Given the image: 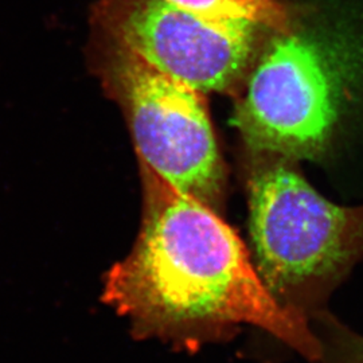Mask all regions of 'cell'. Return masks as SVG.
<instances>
[{
  "instance_id": "2",
  "label": "cell",
  "mask_w": 363,
  "mask_h": 363,
  "mask_svg": "<svg viewBox=\"0 0 363 363\" xmlns=\"http://www.w3.org/2000/svg\"><path fill=\"white\" fill-rule=\"evenodd\" d=\"M250 155L249 225L256 269L273 296L289 306L333 286L362 257L363 205L327 201L291 159Z\"/></svg>"
},
{
  "instance_id": "5",
  "label": "cell",
  "mask_w": 363,
  "mask_h": 363,
  "mask_svg": "<svg viewBox=\"0 0 363 363\" xmlns=\"http://www.w3.org/2000/svg\"><path fill=\"white\" fill-rule=\"evenodd\" d=\"M91 27L195 91L235 99L276 33L249 22L205 19L169 0H97Z\"/></svg>"
},
{
  "instance_id": "4",
  "label": "cell",
  "mask_w": 363,
  "mask_h": 363,
  "mask_svg": "<svg viewBox=\"0 0 363 363\" xmlns=\"http://www.w3.org/2000/svg\"><path fill=\"white\" fill-rule=\"evenodd\" d=\"M337 52L308 33L298 18L274 33L235 99L233 124L250 154L291 159L322 157L337 123L343 70Z\"/></svg>"
},
{
  "instance_id": "6",
  "label": "cell",
  "mask_w": 363,
  "mask_h": 363,
  "mask_svg": "<svg viewBox=\"0 0 363 363\" xmlns=\"http://www.w3.org/2000/svg\"><path fill=\"white\" fill-rule=\"evenodd\" d=\"M182 9L216 22H249L276 33L289 31L296 13L284 0H169Z\"/></svg>"
},
{
  "instance_id": "7",
  "label": "cell",
  "mask_w": 363,
  "mask_h": 363,
  "mask_svg": "<svg viewBox=\"0 0 363 363\" xmlns=\"http://www.w3.org/2000/svg\"><path fill=\"white\" fill-rule=\"evenodd\" d=\"M328 345L331 363H363V335L337 328L333 331Z\"/></svg>"
},
{
  "instance_id": "1",
  "label": "cell",
  "mask_w": 363,
  "mask_h": 363,
  "mask_svg": "<svg viewBox=\"0 0 363 363\" xmlns=\"http://www.w3.org/2000/svg\"><path fill=\"white\" fill-rule=\"evenodd\" d=\"M144 211L130 255L108 272L104 300L139 337L195 346L241 325L262 328L303 357L323 345L300 310L273 296L233 229L214 208L140 164Z\"/></svg>"
},
{
  "instance_id": "3",
  "label": "cell",
  "mask_w": 363,
  "mask_h": 363,
  "mask_svg": "<svg viewBox=\"0 0 363 363\" xmlns=\"http://www.w3.org/2000/svg\"><path fill=\"white\" fill-rule=\"evenodd\" d=\"M86 62L127 120L139 163L208 208H220L226 172L206 94L147 64L91 27Z\"/></svg>"
}]
</instances>
